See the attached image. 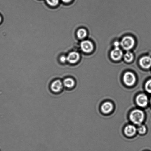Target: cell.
<instances>
[{
	"mask_svg": "<svg viewBox=\"0 0 151 151\" xmlns=\"http://www.w3.org/2000/svg\"><path fill=\"white\" fill-rule=\"evenodd\" d=\"M63 82L64 88L67 89H71L75 87V85L74 80L70 78H65Z\"/></svg>",
	"mask_w": 151,
	"mask_h": 151,
	"instance_id": "cell-10",
	"label": "cell"
},
{
	"mask_svg": "<svg viewBox=\"0 0 151 151\" xmlns=\"http://www.w3.org/2000/svg\"><path fill=\"white\" fill-rule=\"evenodd\" d=\"M81 49L84 52L89 53L91 52L93 49V45L90 41L86 40L82 41L81 44Z\"/></svg>",
	"mask_w": 151,
	"mask_h": 151,
	"instance_id": "cell-6",
	"label": "cell"
},
{
	"mask_svg": "<svg viewBox=\"0 0 151 151\" xmlns=\"http://www.w3.org/2000/svg\"><path fill=\"white\" fill-rule=\"evenodd\" d=\"M60 60L62 63H66V62L67 61V58L64 55L60 57Z\"/></svg>",
	"mask_w": 151,
	"mask_h": 151,
	"instance_id": "cell-18",
	"label": "cell"
},
{
	"mask_svg": "<svg viewBox=\"0 0 151 151\" xmlns=\"http://www.w3.org/2000/svg\"><path fill=\"white\" fill-rule=\"evenodd\" d=\"M137 129V131L140 134H145L147 131V129L145 125H140Z\"/></svg>",
	"mask_w": 151,
	"mask_h": 151,
	"instance_id": "cell-15",
	"label": "cell"
},
{
	"mask_svg": "<svg viewBox=\"0 0 151 151\" xmlns=\"http://www.w3.org/2000/svg\"><path fill=\"white\" fill-rule=\"evenodd\" d=\"M77 36L79 39H82L85 38L87 35L86 31L84 29H79L77 33Z\"/></svg>",
	"mask_w": 151,
	"mask_h": 151,
	"instance_id": "cell-14",
	"label": "cell"
},
{
	"mask_svg": "<svg viewBox=\"0 0 151 151\" xmlns=\"http://www.w3.org/2000/svg\"><path fill=\"white\" fill-rule=\"evenodd\" d=\"M137 131V129L135 126L129 125L125 127L124 131L126 135L128 137H132L135 135Z\"/></svg>",
	"mask_w": 151,
	"mask_h": 151,
	"instance_id": "cell-9",
	"label": "cell"
},
{
	"mask_svg": "<svg viewBox=\"0 0 151 151\" xmlns=\"http://www.w3.org/2000/svg\"><path fill=\"white\" fill-rule=\"evenodd\" d=\"M64 88L63 81L60 79L55 80L50 84V90L55 94H60Z\"/></svg>",
	"mask_w": 151,
	"mask_h": 151,
	"instance_id": "cell-2",
	"label": "cell"
},
{
	"mask_svg": "<svg viewBox=\"0 0 151 151\" xmlns=\"http://www.w3.org/2000/svg\"><path fill=\"white\" fill-rule=\"evenodd\" d=\"M124 59L126 62L130 63L134 59V55L132 53L130 52H128L124 55Z\"/></svg>",
	"mask_w": 151,
	"mask_h": 151,
	"instance_id": "cell-13",
	"label": "cell"
},
{
	"mask_svg": "<svg viewBox=\"0 0 151 151\" xmlns=\"http://www.w3.org/2000/svg\"><path fill=\"white\" fill-rule=\"evenodd\" d=\"M1 16H0V22H1Z\"/></svg>",
	"mask_w": 151,
	"mask_h": 151,
	"instance_id": "cell-21",
	"label": "cell"
},
{
	"mask_svg": "<svg viewBox=\"0 0 151 151\" xmlns=\"http://www.w3.org/2000/svg\"><path fill=\"white\" fill-rule=\"evenodd\" d=\"M139 63L143 68L148 69L151 67V57L146 56L140 59Z\"/></svg>",
	"mask_w": 151,
	"mask_h": 151,
	"instance_id": "cell-7",
	"label": "cell"
},
{
	"mask_svg": "<svg viewBox=\"0 0 151 151\" xmlns=\"http://www.w3.org/2000/svg\"><path fill=\"white\" fill-rule=\"evenodd\" d=\"M136 103L138 106L141 107H145L149 103V99L146 94H141L138 95L136 98Z\"/></svg>",
	"mask_w": 151,
	"mask_h": 151,
	"instance_id": "cell-5",
	"label": "cell"
},
{
	"mask_svg": "<svg viewBox=\"0 0 151 151\" xmlns=\"http://www.w3.org/2000/svg\"><path fill=\"white\" fill-rule=\"evenodd\" d=\"M124 83L128 86L134 85L136 81L135 76L132 72H128L124 74L123 77Z\"/></svg>",
	"mask_w": 151,
	"mask_h": 151,
	"instance_id": "cell-4",
	"label": "cell"
},
{
	"mask_svg": "<svg viewBox=\"0 0 151 151\" xmlns=\"http://www.w3.org/2000/svg\"><path fill=\"white\" fill-rule=\"evenodd\" d=\"M47 3L51 6H55L59 4V0H46Z\"/></svg>",
	"mask_w": 151,
	"mask_h": 151,
	"instance_id": "cell-17",
	"label": "cell"
},
{
	"mask_svg": "<svg viewBox=\"0 0 151 151\" xmlns=\"http://www.w3.org/2000/svg\"><path fill=\"white\" fill-rule=\"evenodd\" d=\"M150 104H151V97L150 100Z\"/></svg>",
	"mask_w": 151,
	"mask_h": 151,
	"instance_id": "cell-22",
	"label": "cell"
},
{
	"mask_svg": "<svg viewBox=\"0 0 151 151\" xmlns=\"http://www.w3.org/2000/svg\"><path fill=\"white\" fill-rule=\"evenodd\" d=\"M130 119L135 125H140L144 121L145 115L142 111L139 109H134L130 114Z\"/></svg>",
	"mask_w": 151,
	"mask_h": 151,
	"instance_id": "cell-1",
	"label": "cell"
},
{
	"mask_svg": "<svg viewBox=\"0 0 151 151\" xmlns=\"http://www.w3.org/2000/svg\"><path fill=\"white\" fill-rule=\"evenodd\" d=\"M119 42H118L117 41H116V42H115L114 43V45L115 47H119Z\"/></svg>",
	"mask_w": 151,
	"mask_h": 151,
	"instance_id": "cell-19",
	"label": "cell"
},
{
	"mask_svg": "<svg viewBox=\"0 0 151 151\" xmlns=\"http://www.w3.org/2000/svg\"><path fill=\"white\" fill-rule=\"evenodd\" d=\"M135 41L132 37L126 36L121 41V44L124 49L126 50H131L134 47Z\"/></svg>",
	"mask_w": 151,
	"mask_h": 151,
	"instance_id": "cell-3",
	"label": "cell"
},
{
	"mask_svg": "<svg viewBox=\"0 0 151 151\" xmlns=\"http://www.w3.org/2000/svg\"><path fill=\"white\" fill-rule=\"evenodd\" d=\"M113 109V104L109 102H106L102 105L101 110L104 114H109L112 111Z\"/></svg>",
	"mask_w": 151,
	"mask_h": 151,
	"instance_id": "cell-12",
	"label": "cell"
},
{
	"mask_svg": "<svg viewBox=\"0 0 151 151\" xmlns=\"http://www.w3.org/2000/svg\"><path fill=\"white\" fill-rule=\"evenodd\" d=\"M145 88L147 93L151 94V79L149 80L146 82Z\"/></svg>",
	"mask_w": 151,
	"mask_h": 151,
	"instance_id": "cell-16",
	"label": "cell"
},
{
	"mask_svg": "<svg viewBox=\"0 0 151 151\" xmlns=\"http://www.w3.org/2000/svg\"><path fill=\"white\" fill-rule=\"evenodd\" d=\"M67 61L71 63H76L79 60L80 55L78 53L76 52H72L69 53L68 55Z\"/></svg>",
	"mask_w": 151,
	"mask_h": 151,
	"instance_id": "cell-11",
	"label": "cell"
},
{
	"mask_svg": "<svg viewBox=\"0 0 151 151\" xmlns=\"http://www.w3.org/2000/svg\"><path fill=\"white\" fill-rule=\"evenodd\" d=\"M122 55V52L119 47H115L111 52V57L114 60H120Z\"/></svg>",
	"mask_w": 151,
	"mask_h": 151,
	"instance_id": "cell-8",
	"label": "cell"
},
{
	"mask_svg": "<svg viewBox=\"0 0 151 151\" xmlns=\"http://www.w3.org/2000/svg\"><path fill=\"white\" fill-rule=\"evenodd\" d=\"M61 1H63V2L65 3H69L72 0H61Z\"/></svg>",
	"mask_w": 151,
	"mask_h": 151,
	"instance_id": "cell-20",
	"label": "cell"
}]
</instances>
